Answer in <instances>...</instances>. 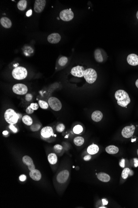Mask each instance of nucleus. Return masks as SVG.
Instances as JSON below:
<instances>
[{
  "label": "nucleus",
  "instance_id": "nucleus-36",
  "mask_svg": "<svg viewBox=\"0 0 138 208\" xmlns=\"http://www.w3.org/2000/svg\"><path fill=\"white\" fill-rule=\"evenodd\" d=\"M26 112L28 114H31L34 113V110L30 107V106H29L27 107V109H26Z\"/></svg>",
  "mask_w": 138,
  "mask_h": 208
},
{
  "label": "nucleus",
  "instance_id": "nucleus-45",
  "mask_svg": "<svg viewBox=\"0 0 138 208\" xmlns=\"http://www.w3.org/2000/svg\"><path fill=\"white\" fill-rule=\"evenodd\" d=\"M136 86L137 87V88H138V79L136 81Z\"/></svg>",
  "mask_w": 138,
  "mask_h": 208
},
{
  "label": "nucleus",
  "instance_id": "nucleus-26",
  "mask_svg": "<svg viewBox=\"0 0 138 208\" xmlns=\"http://www.w3.org/2000/svg\"><path fill=\"white\" fill-rule=\"evenodd\" d=\"M84 142V138L82 137H77L74 139V143L77 146H80Z\"/></svg>",
  "mask_w": 138,
  "mask_h": 208
},
{
  "label": "nucleus",
  "instance_id": "nucleus-38",
  "mask_svg": "<svg viewBox=\"0 0 138 208\" xmlns=\"http://www.w3.org/2000/svg\"><path fill=\"white\" fill-rule=\"evenodd\" d=\"M26 179L27 176L25 174H22V175L20 176V177H19V180L21 182H24L26 180Z\"/></svg>",
  "mask_w": 138,
  "mask_h": 208
},
{
  "label": "nucleus",
  "instance_id": "nucleus-17",
  "mask_svg": "<svg viewBox=\"0 0 138 208\" xmlns=\"http://www.w3.org/2000/svg\"><path fill=\"white\" fill-rule=\"evenodd\" d=\"M29 176L33 180L36 181H39L41 178V172L39 170L36 169L30 171Z\"/></svg>",
  "mask_w": 138,
  "mask_h": 208
},
{
  "label": "nucleus",
  "instance_id": "nucleus-47",
  "mask_svg": "<svg viewBox=\"0 0 138 208\" xmlns=\"http://www.w3.org/2000/svg\"><path fill=\"white\" fill-rule=\"evenodd\" d=\"M136 140V139H132V140H131V142H133L134 141H135Z\"/></svg>",
  "mask_w": 138,
  "mask_h": 208
},
{
  "label": "nucleus",
  "instance_id": "nucleus-10",
  "mask_svg": "<svg viewBox=\"0 0 138 208\" xmlns=\"http://www.w3.org/2000/svg\"><path fill=\"white\" fill-rule=\"evenodd\" d=\"M69 176V172L67 170H64L60 172L57 176V181L59 183H65L68 180Z\"/></svg>",
  "mask_w": 138,
  "mask_h": 208
},
{
  "label": "nucleus",
  "instance_id": "nucleus-11",
  "mask_svg": "<svg viewBox=\"0 0 138 208\" xmlns=\"http://www.w3.org/2000/svg\"><path fill=\"white\" fill-rule=\"evenodd\" d=\"M46 4L45 0H36L34 5V10L37 13H41L44 9Z\"/></svg>",
  "mask_w": 138,
  "mask_h": 208
},
{
  "label": "nucleus",
  "instance_id": "nucleus-29",
  "mask_svg": "<svg viewBox=\"0 0 138 208\" xmlns=\"http://www.w3.org/2000/svg\"><path fill=\"white\" fill-rule=\"evenodd\" d=\"M68 62V58L67 57L63 56L59 60L58 63L61 66H64L66 65Z\"/></svg>",
  "mask_w": 138,
  "mask_h": 208
},
{
  "label": "nucleus",
  "instance_id": "nucleus-20",
  "mask_svg": "<svg viewBox=\"0 0 138 208\" xmlns=\"http://www.w3.org/2000/svg\"><path fill=\"white\" fill-rule=\"evenodd\" d=\"M97 178L100 181L107 183L110 180V176L104 172H100L97 174Z\"/></svg>",
  "mask_w": 138,
  "mask_h": 208
},
{
  "label": "nucleus",
  "instance_id": "nucleus-30",
  "mask_svg": "<svg viewBox=\"0 0 138 208\" xmlns=\"http://www.w3.org/2000/svg\"><path fill=\"white\" fill-rule=\"evenodd\" d=\"M41 125L38 123H35L32 124L30 127V129L32 131H37L41 128Z\"/></svg>",
  "mask_w": 138,
  "mask_h": 208
},
{
  "label": "nucleus",
  "instance_id": "nucleus-14",
  "mask_svg": "<svg viewBox=\"0 0 138 208\" xmlns=\"http://www.w3.org/2000/svg\"><path fill=\"white\" fill-rule=\"evenodd\" d=\"M41 134L44 138H48L51 136H53V128L51 127H45L41 129Z\"/></svg>",
  "mask_w": 138,
  "mask_h": 208
},
{
  "label": "nucleus",
  "instance_id": "nucleus-24",
  "mask_svg": "<svg viewBox=\"0 0 138 208\" xmlns=\"http://www.w3.org/2000/svg\"><path fill=\"white\" fill-rule=\"evenodd\" d=\"M22 121L26 125H31L33 124V120L32 118L28 115H25L22 118Z\"/></svg>",
  "mask_w": 138,
  "mask_h": 208
},
{
  "label": "nucleus",
  "instance_id": "nucleus-13",
  "mask_svg": "<svg viewBox=\"0 0 138 208\" xmlns=\"http://www.w3.org/2000/svg\"><path fill=\"white\" fill-rule=\"evenodd\" d=\"M23 162L24 164L28 166L29 170L32 171L35 169L34 164L33 162V160L29 156H25L23 158Z\"/></svg>",
  "mask_w": 138,
  "mask_h": 208
},
{
  "label": "nucleus",
  "instance_id": "nucleus-35",
  "mask_svg": "<svg viewBox=\"0 0 138 208\" xmlns=\"http://www.w3.org/2000/svg\"><path fill=\"white\" fill-rule=\"evenodd\" d=\"M33 95L31 94H28L26 95L25 99L27 101H30L33 99Z\"/></svg>",
  "mask_w": 138,
  "mask_h": 208
},
{
  "label": "nucleus",
  "instance_id": "nucleus-49",
  "mask_svg": "<svg viewBox=\"0 0 138 208\" xmlns=\"http://www.w3.org/2000/svg\"><path fill=\"white\" fill-rule=\"evenodd\" d=\"M137 154L138 155V149L137 150Z\"/></svg>",
  "mask_w": 138,
  "mask_h": 208
},
{
  "label": "nucleus",
  "instance_id": "nucleus-8",
  "mask_svg": "<svg viewBox=\"0 0 138 208\" xmlns=\"http://www.w3.org/2000/svg\"><path fill=\"white\" fill-rule=\"evenodd\" d=\"M135 130V126L133 125L131 126L125 127L122 131V136L126 138H129L134 134Z\"/></svg>",
  "mask_w": 138,
  "mask_h": 208
},
{
  "label": "nucleus",
  "instance_id": "nucleus-3",
  "mask_svg": "<svg viewBox=\"0 0 138 208\" xmlns=\"http://www.w3.org/2000/svg\"><path fill=\"white\" fill-rule=\"evenodd\" d=\"M27 71L26 69L22 66L16 67L12 71L14 78L17 80H22L27 76Z\"/></svg>",
  "mask_w": 138,
  "mask_h": 208
},
{
  "label": "nucleus",
  "instance_id": "nucleus-6",
  "mask_svg": "<svg viewBox=\"0 0 138 208\" xmlns=\"http://www.w3.org/2000/svg\"><path fill=\"white\" fill-rule=\"evenodd\" d=\"M60 17L63 21H70L73 19L74 13L70 9H65L60 12Z\"/></svg>",
  "mask_w": 138,
  "mask_h": 208
},
{
  "label": "nucleus",
  "instance_id": "nucleus-42",
  "mask_svg": "<svg viewBox=\"0 0 138 208\" xmlns=\"http://www.w3.org/2000/svg\"><path fill=\"white\" fill-rule=\"evenodd\" d=\"M32 10H30L29 11H28L26 15L27 16H29L32 15Z\"/></svg>",
  "mask_w": 138,
  "mask_h": 208
},
{
  "label": "nucleus",
  "instance_id": "nucleus-43",
  "mask_svg": "<svg viewBox=\"0 0 138 208\" xmlns=\"http://www.w3.org/2000/svg\"><path fill=\"white\" fill-rule=\"evenodd\" d=\"M102 201L103 204L104 205H107V204H108V201L106 200L105 199H103Z\"/></svg>",
  "mask_w": 138,
  "mask_h": 208
},
{
  "label": "nucleus",
  "instance_id": "nucleus-44",
  "mask_svg": "<svg viewBox=\"0 0 138 208\" xmlns=\"http://www.w3.org/2000/svg\"><path fill=\"white\" fill-rule=\"evenodd\" d=\"M3 134L4 135H7L8 134V132L6 131H5L3 132Z\"/></svg>",
  "mask_w": 138,
  "mask_h": 208
},
{
  "label": "nucleus",
  "instance_id": "nucleus-4",
  "mask_svg": "<svg viewBox=\"0 0 138 208\" xmlns=\"http://www.w3.org/2000/svg\"><path fill=\"white\" fill-rule=\"evenodd\" d=\"M84 77L86 82L89 84H93L97 79V73L94 69L89 68L86 69Z\"/></svg>",
  "mask_w": 138,
  "mask_h": 208
},
{
  "label": "nucleus",
  "instance_id": "nucleus-23",
  "mask_svg": "<svg viewBox=\"0 0 138 208\" xmlns=\"http://www.w3.org/2000/svg\"><path fill=\"white\" fill-rule=\"evenodd\" d=\"M49 162L51 164H56L58 161L57 155L54 153H50L48 156Z\"/></svg>",
  "mask_w": 138,
  "mask_h": 208
},
{
  "label": "nucleus",
  "instance_id": "nucleus-25",
  "mask_svg": "<svg viewBox=\"0 0 138 208\" xmlns=\"http://www.w3.org/2000/svg\"><path fill=\"white\" fill-rule=\"evenodd\" d=\"M27 5V1L26 0H21L17 3V8L20 11H24Z\"/></svg>",
  "mask_w": 138,
  "mask_h": 208
},
{
  "label": "nucleus",
  "instance_id": "nucleus-40",
  "mask_svg": "<svg viewBox=\"0 0 138 208\" xmlns=\"http://www.w3.org/2000/svg\"><path fill=\"white\" fill-rule=\"evenodd\" d=\"M91 158H92V157H91V155H87L84 158V160L85 161H87L90 160L91 159Z\"/></svg>",
  "mask_w": 138,
  "mask_h": 208
},
{
  "label": "nucleus",
  "instance_id": "nucleus-5",
  "mask_svg": "<svg viewBox=\"0 0 138 208\" xmlns=\"http://www.w3.org/2000/svg\"><path fill=\"white\" fill-rule=\"evenodd\" d=\"M48 104L50 108L55 111H59L61 110L62 105L60 101L55 97H51L49 99Z\"/></svg>",
  "mask_w": 138,
  "mask_h": 208
},
{
  "label": "nucleus",
  "instance_id": "nucleus-9",
  "mask_svg": "<svg viewBox=\"0 0 138 208\" xmlns=\"http://www.w3.org/2000/svg\"><path fill=\"white\" fill-rule=\"evenodd\" d=\"M85 71L83 66H77L73 67L72 69L71 73L74 76L78 77H82L84 76Z\"/></svg>",
  "mask_w": 138,
  "mask_h": 208
},
{
  "label": "nucleus",
  "instance_id": "nucleus-33",
  "mask_svg": "<svg viewBox=\"0 0 138 208\" xmlns=\"http://www.w3.org/2000/svg\"><path fill=\"white\" fill-rule=\"evenodd\" d=\"M65 129V126L63 124H59L56 127V130L58 132L61 133Z\"/></svg>",
  "mask_w": 138,
  "mask_h": 208
},
{
  "label": "nucleus",
  "instance_id": "nucleus-28",
  "mask_svg": "<svg viewBox=\"0 0 138 208\" xmlns=\"http://www.w3.org/2000/svg\"><path fill=\"white\" fill-rule=\"evenodd\" d=\"M83 130V129L82 127L80 125H78L74 127L73 131L74 134H81Z\"/></svg>",
  "mask_w": 138,
  "mask_h": 208
},
{
  "label": "nucleus",
  "instance_id": "nucleus-12",
  "mask_svg": "<svg viewBox=\"0 0 138 208\" xmlns=\"http://www.w3.org/2000/svg\"><path fill=\"white\" fill-rule=\"evenodd\" d=\"M102 49L98 48L95 50L94 52L95 59L98 62H102L104 61V57H105V52Z\"/></svg>",
  "mask_w": 138,
  "mask_h": 208
},
{
  "label": "nucleus",
  "instance_id": "nucleus-1",
  "mask_svg": "<svg viewBox=\"0 0 138 208\" xmlns=\"http://www.w3.org/2000/svg\"><path fill=\"white\" fill-rule=\"evenodd\" d=\"M115 97L117 104L121 107H126L131 102L129 96L125 91L117 90L115 93Z\"/></svg>",
  "mask_w": 138,
  "mask_h": 208
},
{
  "label": "nucleus",
  "instance_id": "nucleus-21",
  "mask_svg": "<svg viewBox=\"0 0 138 208\" xmlns=\"http://www.w3.org/2000/svg\"><path fill=\"white\" fill-rule=\"evenodd\" d=\"M99 150V148L97 145L92 144L88 147L87 151L90 155H94L98 152Z\"/></svg>",
  "mask_w": 138,
  "mask_h": 208
},
{
  "label": "nucleus",
  "instance_id": "nucleus-22",
  "mask_svg": "<svg viewBox=\"0 0 138 208\" xmlns=\"http://www.w3.org/2000/svg\"><path fill=\"white\" fill-rule=\"evenodd\" d=\"M105 151L109 154H115L118 152L119 148L115 146L111 145L106 148Z\"/></svg>",
  "mask_w": 138,
  "mask_h": 208
},
{
  "label": "nucleus",
  "instance_id": "nucleus-15",
  "mask_svg": "<svg viewBox=\"0 0 138 208\" xmlns=\"http://www.w3.org/2000/svg\"><path fill=\"white\" fill-rule=\"evenodd\" d=\"M47 40L51 44H57L60 41L61 36L58 33H52L48 37Z\"/></svg>",
  "mask_w": 138,
  "mask_h": 208
},
{
  "label": "nucleus",
  "instance_id": "nucleus-48",
  "mask_svg": "<svg viewBox=\"0 0 138 208\" xmlns=\"http://www.w3.org/2000/svg\"><path fill=\"white\" fill-rule=\"evenodd\" d=\"M100 208H106V207H99Z\"/></svg>",
  "mask_w": 138,
  "mask_h": 208
},
{
  "label": "nucleus",
  "instance_id": "nucleus-16",
  "mask_svg": "<svg viewBox=\"0 0 138 208\" xmlns=\"http://www.w3.org/2000/svg\"><path fill=\"white\" fill-rule=\"evenodd\" d=\"M127 62L131 66L138 65V56L135 54H129L127 57Z\"/></svg>",
  "mask_w": 138,
  "mask_h": 208
},
{
  "label": "nucleus",
  "instance_id": "nucleus-32",
  "mask_svg": "<svg viewBox=\"0 0 138 208\" xmlns=\"http://www.w3.org/2000/svg\"><path fill=\"white\" fill-rule=\"evenodd\" d=\"M53 149L56 153H60L62 150V147L61 145L57 144L54 146Z\"/></svg>",
  "mask_w": 138,
  "mask_h": 208
},
{
  "label": "nucleus",
  "instance_id": "nucleus-31",
  "mask_svg": "<svg viewBox=\"0 0 138 208\" xmlns=\"http://www.w3.org/2000/svg\"><path fill=\"white\" fill-rule=\"evenodd\" d=\"M38 104L41 109H46L48 108V104L47 103L44 101L39 100L38 101Z\"/></svg>",
  "mask_w": 138,
  "mask_h": 208
},
{
  "label": "nucleus",
  "instance_id": "nucleus-2",
  "mask_svg": "<svg viewBox=\"0 0 138 208\" xmlns=\"http://www.w3.org/2000/svg\"><path fill=\"white\" fill-rule=\"evenodd\" d=\"M4 118L8 123L14 125L18 121L19 116L14 110L10 109L7 110L5 112Z\"/></svg>",
  "mask_w": 138,
  "mask_h": 208
},
{
  "label": "nucleus",
  "instance_id": "nucleus-18",
  "mask_svg": "<svg viewBox=\"0 0 138 208\" xmlns=\"http://www.w3.org/2000/svg\"><path fill=\"white\" fill-rule=\"evenodd\" d=\"M103 114L102 112L99 111H96L93 113L92 115V119L94 121L98 122L102 120Z\"/></svg>",
  "mask_w": 138,
  "mask_h": 208
},
{
  "label": "nucleus",
  "instance_id": "nucleus-39",
  "mask_svg": "<svg viewBox=\"0 0 138 208\" xmlns=\"http://www.w3.org/2000/svg\"><path fill=\"white\" fill-rule=\"evenodd\" d=\"M119 165L122 168H124L125 167V160L122 159L119 162Z\"/></svg>",
  "mask_w": 138,
  "mask_h": 208
},
{
  "label": "nucleus",
  "instance_id": "nucleus-34",
  "mask_svg": "<svg viewBox=\"0 0 138 208\" xmlns=\"http://www.w3.org/2000/svg\"><path fill=\"white\" fill-rule=\"evenodd\" d=\"M30 106L34 111L36 110L38 108V104L37 103H32L30 104Z\"/></svg>",
  "mask_w": 138,
  "mask_h": 208
},
{
  "label": "nucleus",
  "instance_id": "nucleus-46",
  "mask_svg": "<svg viewBox=\"0 0 138 208\" xmlns=\"http://www.w3.org/2000/svg\"><path fill=\"white\" fill-rule=\"evenodd\" d=\"M137 19L138 20V11L137 12Z\"/></svg>",
  "mask_w": 138,
  "mask_h": 208
},
{
  "label": "nucleus",
  "instance_id": "nucleus-37",
  "mask_svg": "<svg viewBox=\"0 0 138 208\" xmlns=\"http://www.w3.org/2000/svg\"><path fill=\"white\" fill-rule=\"evenodd\" d=\"M9 128L13 131V132L14 133H16L17 132V128H16L13 125L10 124V125L9 126Z\"/></svg>",
  "mask_w": 138,
  "mask_h": 208
},
{
  "label": "nucleus",
  "instance_id": "nucleus-27",
  "mask_svg": "<svg viewBox=\"0 0 138 208\" xmlns=\"http://www.w3.org/2000/svg\"><path fill=\"white\" fill-rule=\"evenodd\" d=\"M130 172V170L129 168H125L123 170L122 173V177L124 180H125L127 178Z\"/></svg>",
  "mask_w": 138,
  "mask_h": 208
},
{
  "label": "nucleus",
  "instance_id": "nucleus-7",
  "mask_svg": "<svg viewBox=\"0 0 138 208\" xmlns=\"http://www.w3.org/2000/svg\"><path fill=\"white\" fill-rule=\"evenodd\" d=\"M13 91L15 94L18 95H24L27 93L28 89L24 84H17L13 87Z\"/></svg>",
  "mask_w": 138,
  "mask_h": 208
},
{
  "label": "nucleus",
  "instance_id": "nucleus-41",
  "mask_svg": "<svg viewBox=\"0 0 138 208\" xmlns=\"http://www.w3.org/2000/svg\"><path fill=\"white\" fill-rule=\"evenodd\" d=\"M134 166L135 167H138V159L137 158H134Z\"/></svg>",
  "mask_w": 138,
  "mask_h": 208
},
{
  "label": "nucleus",
  "instance_id": "nucleus-19",
  "mask_svg": "<svg viewBox=\"0 0 138 208\" xmlns=\"http://www.w3.org/2000/svg\"><path fill=\"white\" fill-rule=\"evenodd\" d=\"M0 23L5 28H9L12 26L11 21L7 17H2L0 20Z\"/></svg>",
  "mask_w": 138,
  "mask_h": 208
}]
</instances>
